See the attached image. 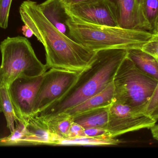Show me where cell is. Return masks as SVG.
I'll use <instances>...</instances> for the list:
<instances>
[{
	"instance_id": "obj_19",
	"label": "cell",
	"mask_w": 158,
	"mask_h": 158,
	"mask_svg": "<svg viewBox=\"0 0 158 158\" xmlns=\"http://www.w3.org/2000/svg\"><path fill=\"white\" fill-rule=\"evenodd\" d=\"M15 127L13 132L7 137L0 139V146L21 145L27 133L26 125L17 119L15 122Z\"/></svg>"
},
{
	"instance_id": "obj_10",
	"label": "cell",
	"mask_w": 158,
	"mask_h": 158,
	"mask_svg": "<svg viewBox=\"0 0 158 158\" xmlns=\"http://www.w3.org/2000/svg\"><path fill=\"white\" fill-rule=\"evenodd\" d=\"M114 85L112 82L103 91L63 113L74 118L92 110L110 107L114 102Z\"/></svg>"
},
{
	"instance_id": "obj_29",
	"label": "cell",
	"mask_w": 158,
	"mask_h": 158,
	"mask_svg": "<svg viewBox=\"0 0 158 158\" xmlns=\"http://www.w3.org/2000/svg\"><path fill=\"white\" fill-rule=\"evenodd\" d=\"M151 133L153 138L158 141V125H155L151 128Z\"/></svg>"
},
{
	"instance_id": "obj_18",
	"label": "cell",
	"mask_w": 158,
	"mask_h": 158,
	"mask_svg": "<svg viewBox=\"0 0 158 158\" xmlns=\"http://www.w3.org/2000/svg\"><path fill=\"white\" fill-rule=\"evenodd\" d=\"M0 108L3 112L6 126L11 133L15 129V122L19 119L10 98L8 87H0Z\"/></svg>"
},
{
	"instance_id": "obj_16",
	"label": "cell",
	"mask_w": 158,
	"mask_h": 158,
	"mask_svg": "<svg viewBox=\"0 0 158 158\" xmlns=\"http://www.w3.org/2000/svg\"><path fill=\"white\" fill-rule=\"evenodd\" d=\"M109 107L98 109L79 115L74 118V122L84 129L101 128L107 130Z\"/></svg>"
},
{
	"instance_id": "obj_20",
	"label": "cell",
	"mask_w": 158,
	"mask_h": 158,
	"mask_svg": "<svg viewBox=\"0 0 158 158\" xmlns=\"http://www.w3.org/2000/svg\"><path fill=\"white\" fill-rule=\"evenodd\" d=\"M137 19V28L152 32L153 27L147 19L145 13L146 0H134Z\"/></svg>"
},
{
	"instance_id": "obj_23",
	"label": "cell",
	"mask_w": 158,
	"mask_h": 158,
	"mask_svg": "<svg viewBox=\"0 0 158 158\" xmlns=\"http://www.w3.org/2000/svg\"><path fill=\"white\" fill-rule=\"evenodd\" d=\"M141 50L158 59V33H152L151 38L143 45Z\"/></svg>"
},
{
	"instance_id": "obj_30",
	"label": "cell",
	"mask_w": 158,
	"mask_h": 158,
	"mask_svg": "<svg viewBox=\"0 0 158 158\" xmlns=\"http://www.w3.org/2000/svg\"><path fill=\"white\" fill-rule=\"evenodd\" d=\"M152 32L153 33H158V15L154 22Z\"/></svg>"
},
{
	"instance_id": "obj_4",
	"label": "cell",
	"mask_w": 158,
	"mask_h": 158,
	"mask_svg": "<svg viewBox=\"0 0 158 158\" xmlns=\"http://www.w3.org/2000/svg\"><path fill=\"white\" fill-rule=\"evenodd\" d=\"M0 51V87H8L19 77H38L47 70L26 37H7L1 42Z\"/></svg>"
},
{
	"instance_id": "obj_5",
	"label": "cell",
	"mask_w": 158,
	"mask_h": 158,
	"mask_svg": "<svg viewBox=\"0 0 158 158\" xmlns=\"http://www.w3.org/2000/svg\"><path fill=\"white\" fill-rule=\"evenodd\" d=\"M158 82L139 70L127 56L113 79L114 102L128 105L144 114Z\"/></svg>"
},
{
	"instance_id": "obj_22",
	"label": "cell",
	"mask_w": 158,
	"mask_h": 158,
	"mask_svg": "<svg viewBox=\"0 0 158 158\" xmlns=\"http://www.w3.org/2000/svg\"><path fill=\"white\" fill-rule=\"evenodd\" d=\"M12 0H0V28H7Z\"/></svg>"
},
{
	"instance_id": "obj_7",
	"label": "cell",
	"mask_w": 158,
	"mask_h": 158,
	"mask_svg": "<svg viewBox=\"0 0 158 158\" xmlns=\"http://www.w3.org/2000/svg\"><path fill=\"white\" fill-rule=\"evenodd\" d=\"M157 122L128 105L113 102L109 109L107 130L115 138L127 133L151 129Z\"/></svg>"
},
{
	"instance_id": "obj_13",
	"label": "cell",
	"mask_w": 158,
	"mask_h": 158,
	"mask_svg": "<svg viewBox=\"0 0 158 158\" xmlns=\"http://www.w3.org/2000/svg\"><path fill=\"white\" fill-rule=\"evenodd\" d=\"M43 120L53 138V145H58L60 141L67 139L70 127L74 122L73 118L62 113Z\"/></svg>"
},
{
	"instance_id": "obj_24",
	"label": "cell",
	"mask_w": 158,
	"mask_h": 158,
	"mask_svg": "<svg viewBox=\"0 0 158 158\" xmlns=\"http://www.w3.org/2000/svg\"><path fill=\"white\" fill-rule=\"evenodd\" d=\"M145 13L147 19L153 27L158 15V0H146Z\"/></svg>"
},
{
	"instance_id": "obj_2",
	"label": "cell",
	"mask_w": 158,
	"mask_h": 158,
	"mask_svg": "<svg viewBox=\"0 0 158 158\" xmlns=\"http://www.w3.org/2000/svg\"><path fill=\"white\" fill-rule=\"evenodd\" d=\"M127 56L128 50L123 49L97 51L94 61L80 72L68 92L35 115L47 119L74 107L103 91L113 82L119 67Z\"/></svg>"
},
{
	"instance_id": "obj_25",
	"label": "cell",
	"mask_w": 158,
	"mask_h": 158,
	"mask_svg": "<svg viewBox=\"0 0 158 158\" xmlns=\"http://www.w3.org/2000/svg\"><path fill=\"white\" fill-rule=\"evenodd\" d=\"M84 130L85 129L82 126L73 122L70 127L67 139L85 136Z\"/></svg>"
},
{
	"instance_id": "obj_27",
	"label": "cell",
	"mask_w": 158,
	"mask_h": 158,
	"mask_svg": "<svg viewBox=\"0 0 158 158\" xmlns=\"http://www.w3.org/2000/svg\"><path fill=\"white\" fill-rule=\"evenodd\" d=\"M60 1L65 7H67L74 5L89 2L92 0H60Z\"/></svg>"
},
{
	"instance_id": "obj_15",
	"label": "cell",
	"mask_w": 158,
	"mask_h": 158,
	"mask_svg": "<svg viewBox=\"0 0 158 158\" xmlns=\"http://www.w3.org/2000/svg\"><path fill=\"white\" fill-rule=\"evenodd\" d=\"M117 10L119 27L138 29L134 0H110Z\"/></svg>"
},
{
	"instance_id": "obj_28",
	"label": "cell",
	"mask_w": 158,
	"mask_h": 158,
	"mask_svg": "<svg viewBox=\"0 0 158 158\" xmlns=\"http://www.w3.org/2000/svg\"><path fill=\"white\" fill-rule=\"evenodd\" d=\"M22 33L26 38H31L33 35L32 30L27 25H24L22 28Z\"/></svg>"
},
{
	"instance_id": "obj_26",
	"label": "cell",
	"mask_w": 158,
	"mask_h": 158,
	"mask_svg": "<svg viewBox=\"0 0 158 158\" xmlns=\"http://www.w3.org/2000/svg\"><path fill=\"white\" fill-rule=\"evenodd\" d=\"M84 133L85 136H89V137L110 136L107 130L101 129V128H89V129H85Z\"/></svg>"
},
{
	"instance_id": "obj_21",
	"label": "cell",
	"mask_w": 158,
	"mask_h": 158,
	"mask_svg": "<svg viewBox=\"0 0 158 158\" xmlns=\"http://www.w3.org/2000/svg\"><path fill=\"white\" fill-rule=\"evenodd\" d=\"M157 60L158 62V59ZM144 114L153 119L158 120V82L154 93L145 111Z\"/></svg>"
},
{
	"instance_id": "obj_14",
	"label": "cell",
	"mask_w": 158,
	"mask_h": 158,
	"mask_svg": "<svg viewBox=\"0 0 158 158\" xmlns=\"http://www.w3.org/2000/svg\"><path fill=\"white\" fill-rule=\"evenodd\" d=\"M128 57L141 71L158 81V62L155 58L141 49L128 50Z\"/></svg>"
},
{
	"instance_id": "obj_17",
	"label": "cell",
	"mask_w": 158,
	"mask_h": 158,
	"mask_svg": "<svg viewBox=\"0 0 158 158\" xmlns=\"http://www.w3.org/2000/svg\"><path fill=\"white\" fill-rule=\"evenodd\" d=\"M121 143V141L110 136L102 137L83 136L78 138L64 139L60 141L58 145H117Z\"/></svg>"
},
{
	"instance_id": "obj_1",
	"label": "cell",
	"mask_w": 158,
	"mask_h": 158,
	"mask_svg": "<svg viewBox=\"0 0 158 158\" xmlns=\"http://www.w3.org/2000/svg\"><path fill=\"white\" fill-rule=\"evenodd\" d=\"M21 19L44 46L47 68L81 72L90 66L97 52L85 47L59 31L44 16L39 4L24 1L19 7Z\"/></svg>"
},
{
	"instance_id": "obj_11",
	"label": "cell",
	"mask_w": 158,
	"mask_h": 158,
	"mask_svg": "<svg viewBox=\"0 0 158 158\" xmlns=\"http://www.w3.org/2000/svg\"><path fill=\"white\" fill-rule=\"evenodd\" d=\"M27 133L22 145H53V138L46 122L36 115L32 116L26 124Z\"/></svg>"
},
{
	"instance_id": "obj_12",
	"label": "cell",
	"mask_w": 158,
	"mask_h": 158,
	"mask_svg": "<svg viewBox=\"0 0 158 158\" xmlns=\"http://www.w3.org/2000/svg\"><path fill=\"white\" fill-rule=\"evenodd\" d=\"M43 14L59 31L69 37L66 21L69 16L60 0H45L39 4Z\"/></svg>"
},
{
	"instance_id": "obj_8",
	"label": "cell",
	"mask_w": 158,
	"mask_h": 158,
	"mask_svg": "<svg viewBox=\"0 0 158 158\" xmlns=\"http://www.w3.org/2000/svg\"><path fill=\"white\" fill-rule=\"evenodd\" d=\"M43 75L35 77H19L8 86L9 96L16 114L19 119L25 124L27 120L33 116L34 101Z\"/></svg>"
},
{
	"instance_id": "obj_3",
	"label": "cell",
	"mask_w": 158,
	"mask_h": 158,
	"mask_svg": "<svg viewBox=\"0 0 158 158\" xmlns=\"http://www.w3.org/2000/svg\"><path fill=\"white\" fill-rule=\"evenodd\" d=\"M69 37L92 51L141 49L152 32L140 29L96 25L69 16L66 21Z\"/></svg>"
},
{
	"instance_id": "obj_6",
	"label": "cell",
	"mask_w": 158,
	"mask_h": 158,
	"mask_svg": "<svg viewBox=\"0 0 158 158\" xmlns=\"http://www.w3.org/2000/svg\"><path fill=\"white\" fill-rule=\"evenodd\" d=\"M80 72L51 68L43 74L34 101L33 116L64 95L77 80Z\"/></svg>"
},
{
	"instance_id": "obj_31",
	"label": "cell",
	"mask_w": 158,
	"mask_h": 158,
	"mask_svg": "<svg viewBox=\"0 0 158 158\" xmlns=\"http://www.w3.org/2000/svg\"><path fill=\"white\" fill-rule=\"evenodd\" d=\"M2 112V109H1L0 108V113H1V112Z\"/></svg>"
},
{
	"instance_id": "obj_9",
	"label": "cell",
	"mask_w": 158,
	"mask_h": 158,
	"mask_svg": "<svg viewBox=\"0 0 158 158\" xmlns=\"http://www.w3.org/2000/svg\"><path fill=\"white\" fill-rule=\"evenodd\" d=\"M65 7L68 15L81 21L96 25L117 27V10L110 0H92Z\"/></svg>"
}]
</instances>
